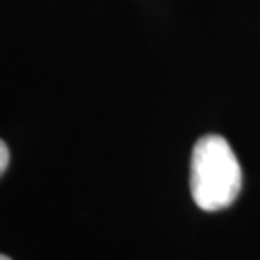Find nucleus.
Returning <instances> with one entry per match:
<instances>
[{"instance_id":"f257e3e1","label":"nucleus","mask_w":260,"mask_h":260,"mask_svg":"<svg viewBox=\"0 0 260 260\" xmlns=\"http://www.w3.org/2000/svg\"><path fill=\"white\" fill-rule=\"evenodd\" d=\"M243 185L239 160L220 135H205L195 143L191 156V195L206 212L233 205Z\"/></svg>"},{"instance_id":"f03ea898","label":"nucleus","mask_w":260,"mask_h":260,"mask_svg":"<svg viewBox=\"0 0 260 260\" xmlns=\"http://www.w3.org/2000/svg\"><path fill=\"white\" fill-rule=\"evenodd\" d=\"M8 164H10V150L6 147V143L0 139V176L6 172Z\"/></svg>"},{"instance_id":"7ed1b4c3","label":"nucleus","mask_w":260,"mask_h":260,"mask_svg":"<svg viewBox=\"0 0 260 260\" xmlns=\"http://www.w3.org/2000/svg\"><path fill=\"white\" fill-rule=\"evenodd\" d=\"M0 260H12L10 256H6V254H0Z\"/></svg>"}]
</instances>
